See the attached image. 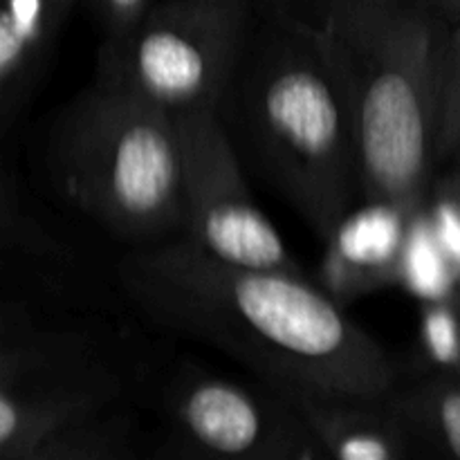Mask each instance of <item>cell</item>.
Here are the masks:
<instances>
[{
	"label": "cell",
	"instance_id": "cell-9",
	"mask_svg": "<svg viewBox=\"0 0 460 460\" xmlns=\"http://www.w3.org/2000/svg\"><path fill=\"white\" fill-rule=\"evenodd\" d=\"M182 151V238L243 268L304 272L247 187L241 153L216 111L175 117Z\"/></svg>",
	"mask_w": 460,
	"mask_h": 460
},
{
	"label": "cell",
	"instance_id": "cell-12",
	"mask_svg": "<svg viewBox=\"0 0 460 460\" xmlns=\"http://www.w3.org/2000/svg\"><path fill=\"white\" fill-rule=\"evenodd\" d=\"M409 436H427L460 460V376L431 373L395 386L389 395Z\"/></svg>",
	"mask_w": 460,
	"mask_h": 460
},
{
	"label": "cell",
	"instance_id": "cell-19",
	"mask_svg": "<svg viewBox=\"0 0 460 460\" xmlns=\"http://www.w3.org/2000/svg\"><path fill=\"white\" fill-rule=\"evenodd\" d=\"M413 3H427V4H429V3H434V0H413Z\"/></svg>",
	"mask_w": 460,
	"mask_h": 460
},
{
	"label": "cell",
	"instance_id": "cell-14",
	"mask_svg": "<svg viewBox=\"0 0 460 460\" xmlns=\"http://www.w3.org/2000/svg\"><path fill=\"white\" fill-rule=\"evenodd\" d=\"M420 362L429 373H456L460 376V308L456 301L429 299L422 305L420 337H418Z\"/></svg>",
	"mask_w": 460,
	"mask_h": 460
},
{
	"label": "cell",
	"instance_id": "cell-3",
	"mask_svg": "<svg viewBox=\"0 0 460 460\" xmlns=\"http://www.w3.org/2000/svg\"><path fill=\"white\" fill-rule=\"evenodd\" d=\"M305 25L353 121L362 200L422 214L436 162V79L449 21L413 0H323Z\"/></svg>",
	"mask_w": 460,
	"mask_h": 460
},
{
	"label": "cell",
	"instance_id": "cell-2",
	"mask_svg": "<svg viewBox=\"0 0 460 460\" xmlns=\"http://www.w3.org/2000/svg\"><path fill=\"white\" fill-rule=\"evenodd\" d=\"M218 115L238 153L323 243L362 200L349 106L305 22L259 12Z\"/></svg>",
	"mask_w": 460,
	"mask_h": 460
},
{
	"label": "cell",
	"instance_id": "cell-5",
	"mask_svg": "<svg viewBox=\"0 0 460 460\" xmlns=\"http://www.w3.org/2000/svg\"><path fill=\"white\" fill-rule=\"evenodd\" d=\"M139 317L0 304V447L27 460L63 431L135 398L153 344Z\"/></svg>",
	"mask_w": 460,
	"mask_h": 460
},
{
	"label": "cell",
	"instance_id": "cell-7",
	"mask_svg": "<svg viewBox=\"0 0 460 460\" xmlns=\"http://www.w3.org/2000/svg\"><path fill=\"white\" fill-rule=\"evenodd\" d=\"M135 398H146L191 460H288L317 440L295 404L263 382L153 346Z\"/></svg>",
	"mask_w": 460,
	"mask_h": 460
},
{
	"label": "cell",
	"instance_id": "cell-15",
	"mask_svg": "<svg viewBox=\"0 0 460 460\" xmlns=\"http://www.w3.org/2000/svg\"><path fill=\"white\" fill-rule=\"evenodd\" d=\"M102 40H119L137 27L155 0H88Z\"/></svg>",
	"mask_w": 460,
	"mask_h": 460
},
{
	"label": "cell",
	"instance_id": "cell-18",
	"mask_svg": "<svg viewBox=\"0 0 460 460\" xmlns=\"http://www.w3.org/2000/svg\"><path fill=\"white\" fill-rule=\"evenodd\" d=\"M449 200H452L454 209H456V214L460 216V169L454 173V180L452 184H449Z\"/></svg>",
	"mask_w": 460,
	"mask_h": 460
},
{
	"label": "cell",
	"instance_id": "cell-13",
	"mask_svg": "<svg viewBox=\"0 0 460 460\" xmlns=\"http://www.w3.org/2000/svg\"><path fill=\"white\" fill-rule=\"evenodd\" d=\"M460 153V18L449 21L436 79V162Z\"/></svg>",
	"mask_w": 460,
	"mask_h": 460
},
{
	"label": "cell",
	"instance_id": "cell-11",
	"mask_svg": "<svg viewBox=\"0 0 460 460\" xmlns=\"http://www.w3.org/2000/svg\"><path fill=\"white\" fill-rule=\"evenodd\" d=\"M75 0H4L0 12V139L7 142L43 88Z\"/></svg>",
	"mask_w": 460,
	"mask_h": 460
},
{
	"label": "cell",
	"instance_id": "cell-4",
	"mask_svg": "<svg viewBox=\"0 0 460 460\" xmlns=\"http://www.w3.org/2000/svg\"><path fill=\"white\" fill-rule=\"evenodd\" d=\"M45 169L57 198L126 247L182 236L175 117L94 79L54 117Z\"/></svg>",
	"mask_w": 460,
	"mask_h": 460
},
{
	"label": "cell",
	"instance_id": "cell-17",
	"mask_svg": "<svg viewBox=\"0 0 460 460\" xmlns=\"http://www.w3.org/2000/svg\"><path fill=\"white\" fill-rule=\"evenodd\" d=\"M429 4L447 21H458L460 18V0H434Z\"/></svg>",
	"mask_w": 460,
	"mask_h": 460
},
{
	"label": "cell",
	"instance_id": "cell-16",
	"mask_svg": "<svg viewBox=\"0 0 460 460\" xmlns=\"http://www.w3.org/2000/svg\"><path fill=\"white\" fill-rule=\"evenodd\" d=\"M323 0H254L256 9L261 13H272V16L295 18V21L308 22L317 13Z\"/></svg>",
	"mask_w": 460,
	"mask_h": 460
},
{
	"label": "cell",
	"instance_id": "cell-10",
	"mask_svg": "<svg viewBox=\"0 0 460 460\" xmlns=\"http://www.w3.org/2000/svg\"><path fill=\"white\" fill-rule=\"evenodd\" d=\"M420 214L380 200H362L328 238L322 286L340 304L402 281Z\"/></svg>",
	"mask_w": 460,
	"mask_h": 460
},
{
	"label": "cell",
	"instance_id": "cell-1",
	"mask_svg": "<svg viewBox=\"0 0 460 460\" xmlns=\"http://www.w3.org/2000/svg\"><path fill=\"white\" fill-rule=\"evenodd\" d=\"M117 277L146 326L209 346L288 400H385L394 355L305 272L225 263L178 236L126 247Z\"/></svg>",
	"mask_w": 460,
	"mask_h": 460
},
{
	"label": "cell",
	"instance_id": "cell-8",
	"mask_svg": "<svg viewBox=\"0 0 460 460\" xmlns=\"http://www.w3.org/2000/svg\"><path fill=\"white\" fill-rule=\"evenodd\" d=\"M0 304L49 314L137 317L117 259L88 232L48 205L9 160L0 169Z\"/></svg>",
	"mask_w": 460,
	"mask_h": 460
},
{
	"label": "cell",
	"instance_id": "cell-6",
	"mask_svg": "<svg viewBox=\"0 0 460 460\" xmlns=\"http://www.w3.org/2000/svg\"><path fill=\"white\" fill-rule=\"evenodd\" d=\"M259 18L254 0H155L119 40H102L94 79L169 115L218 112Z\"/></svg>",
	"mask_w": 460,
	"mask_h": 460
}]
</instances>
